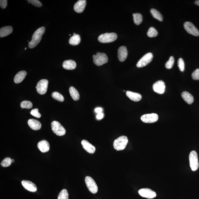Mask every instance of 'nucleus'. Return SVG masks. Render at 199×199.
<instances>
[{
  "mask_svg": "<svg viewBox=\"0 0 199 199\" xmlns=\"http://www.w3.org/2000/svg\"><path fill=\"white\" fill-rule=\"evenodd\" d=\"M30 114L37 118H40L41 117V114L39 112V109H32L31 111Z\"/></svg>",
  "mask_w": 199,
  "mask_h": 199,
  "instance_id": "nucleus-36",
  "label": "nucleus"
},
{
  "mask_svg": "<svg viewBox=\"0 0 199 199\" xmlns=\"http://www.w3.org/2000/svg\"><path fill=\"white\" fill-rule=\"evenodd\" d=\"M23 186L29 191L35 192L37 191V187L35 184L28 180H23L21 182Z\"/></svg>",
  "mask_w": 199,
  "mask_h": 199,
  "instance_id": "nucleus-14",
  "label": "nucleus"
},
{
  "mask_svg": "<svg viewBox=\"0 0 199 199\" xmlns=\"http://www.w3.org/2000/svg\"><path fill=\"white\" fill-rule=\"evenodd\" d=\"M51 128L53 132L56 135L62 136L65 135L66 130L61 124L57 121H53L51 124Z\"/></svg>",
  "mask_w": 199,
  "mask_h": 199,
  "instance_id": "nucleus-6",
  "label": "nucleus"
},
{
  "mask_svg": "<svg viewBox=\"0 0 199 199\" xmlns=\"http://www.w3.org/2000/svg\"><path fill=\"white\" fill-rule=\"evenodd\" d=\"M27 72L25 71H20L15 76L14 79V82L16 84H19L22 82L25 78Z\"/></svg>",
  "mask_w": 199,
  "mask_h": 199,
  "instance_id": "nucleus-23",
  "label": "nucleus"
},
{
  "mask_svg": "<svg viewBox=\"0 0 199 199\" xmlns=\"http://www.w3.org/2000/svg\"><path fill=\"white\" fill-rule=\"evenodd\" d=\"M117 39V35L115 33H106L100 35L98 39L100 42L103 43L113 42Z\"/></svg>",
  "mask_w": 199,
  "mask_h": 199,
  "instance_id": "nucleus-4",
  "label": "nucleus"
},
{
  "mask_svg": "<svg viewBox=\"0 0 199 199\" xmlns=\"http://www.w3.org/2000/svg\"><path fill=\"white\" fill-rule=\"evenodd\" d=\"M126 94L129 99L134 102H139L142 99L141 95L138 93L127 91L126 92Z\"/></svg>",
  "mask_w": 199,
  "mask_h": 199,
  "instance_id": "nucleus-19",
  "label": "nucleus"
},
{
  "mask_svg": "<svg viewBox=\"0 0 199 199\" xmlns=\"http://www.w3.org/2000/svg\"><path fill=\"white\" fill-rule=\"evenodd\" d=\"M195 3L196 5H197L199 6V0L198 1H196L195 2Z\"/></svg>",
  "mask_w": 199,
  "mask_h": 199,
  "instance_id": "nucleus-42",
  "label": "nucleus"
},
{
  "mask_svg": "<svg viewBox=\"0 0 199 199\" xmlns=\"http://www.w3.org/2000/svg\"><path fill=\"white\" fill-rule=\"evenodd\" d=\"M165 83L162 81H157L153 85L154 92L159 94H162L165 92Z\"/></svg>",
  "mask_w": 199,
  "mask_h": 199,
  "instance_id": "nucleus-13",
  "label": "nucleus"
},
{
  "mask_svg": "<svg viewBox=\"0 0 199 199\" xmlns=\"http://www.w3.org/2000/svg\"><path fill=\"white\" fill-rule=\"evenodd\" d=\"M128 55V51L125 46H120L118 51V56L119 61L121 62L125 61Z\"/></svg>",
  "mask_w": 199,
  "mask_h": 199,
  "instance_id": "nucleus-15",
  "label": "nucleus"
},
{
  "mask_svg": "<svg viewBox=\"0 0 199 199\" xmlns=\"http://www.w3.org/2000/svg\"><path fill=\"white\" fill-rule=\"evenodd\" d=\"M80 36L79 34H76L73 35L69 40V43L72 46H77L81 42Z\"/></svg>",
  "mask_w": 199,
  "mask_h": 199,
  "instance_id": "nucleus-26",
  "label": "nucleus"
},
{
  "mask_svg": "<svg viewBox=\"0 0 199 199\" xmlns=\"http://www.w3.org/2000/svg\"><path fill=\"white\" fill-rule=\"evenodd\" d=\"M45 28L42 27L36 30L32 36V39L29 42V46L30 49H33L36 47L40 42L42 36L45 31Z\"/></svg>",
  "mask_w": 199,
  "mask_h": 199,
  "instance_id": "nucleus-1",
  "label": "nucleus"
},
{
  "mask_svg": "<svg viewBox=\"0 0 199 199\" xmlns=\"http://www.w3.org/2000/svg\"><path fill=\"white\" fill-rule=\"evenodd\" d=\"M69 36H71V34H69Z\"/></svg>",
  "mask_w": 199,
  "mask_h": 199,
  "instance_id": "nucleus-46",
  "label": "nucleus"
},
{
  "mask_svg": "<svg viewBox=\"0 0 199 199\" xmlns=\"http://www.w3.org/2000/svg\"><path fill=\"white\" fill-rule=\"evenodd\" d=\"M192 79L195 80H199V69H197L192 74Z\"/></svg>",
  "mask_w": 199,
  "mask_h": 199,
  "instance_id": "nucleus-38",
  "label": "nucleus"
},
{
  "mask_svg": "<svg viewBox=\"0 0 199 199\" xmlns=\"http://www.w3.org/2000/svg\"><path fill=\"white\" fill-rule=\"evenodd\" d=\"M70 94L74 100H78L80 98V95L77 90L73 86H71L69 88Z\"/></svg>",
  "mask_w": 199,
  "mask_h": 199,
  "instance_id": "nucleus-25",
  "label": "nucleus"
},
{
  "mask_svg": "<svg viewBox=\"0 0 199 199\" xmlns=\"http://www.w3.org/2000/svg\"><path fill=\"white\" fill-rule=\"evenodd\" d=\"M178 66L181 72H183L185 69V64L183 59L182 58H180L178 60Z\"/></svg>",
  "mask_w": 199,
  "mask_h": 199,
  "instance_id": "nucleus-35",
  "label": "nucleus"
},
{
  "mask_svg": "<svg viewBox=\"0 0 199 199\" xmlns=\"http://www.w3.org/2000/svg\"><path fill=\"white\" fill-rule=\"evenodd\" d=\"M85 182L88 189L91 193L94 194L97 193L98 188L93 179L90 177L86 176L85 178Z\"/></svg>",
  "mask_w": 199,
  "mask_h": 199,
  "instance_id": "nucleus-7",
  "label": "nucleus"
},
{
  "mask_svg": "<svg viewBox=\"0 0 199 199\" xmlns=\"http://www.w3.org/2000/svg\"><path fill=\"white\" fill-rule=\"evenodd\" d=\"M11 160H12V163L14 162V159H11Z\"/></svg>",
  "mask_w": 199,
  "mask_h": 199,
  "instance_id": "nucleus-43",
  "label": "nucleus"
},
{
  "mask_svg": "<svg viewBox=\"0 0 199 199\" xmlns=\"http://www.w3.org/2000/svg\"><path fill=\"white\" fill-rule=\"evenodd\" d=\"M21 107L22 109H30L32 107L33 104L30 101H24L21 102Z\"/></svg>",
  "mask_w": 199,
  "mask_h": 199,
  "instance_id": "nucleus-33",
  "label": "nucleus"
},
{
  "mask_svg": "<svg viewBox=\"0 0 199 199\" xmlns=\"http://www.w3.org/2000/svg\"><path fill=\"white\" fill-rule=\"evenodd\" d=\"M11 159L8 157L5 158L1 163V165L3 167H6L9 166L12 163Z\"/></svg>",
  "mask_w": 199,
  "mask_h": 199,
  "instance_id": "nucleus-32",
  "label": "nucleus"
},
{
  "mask_svg": "<svg viewBox=\"0 0 199 199\" xmlns=\"http://www.w3.org/2000/svg\"><path fill=\"white\" fill-rule=\"evenodd\" d=\"M12 27L7 26L1 28L0 29V37H3L9 35L13 31Z\"/></svg>",
  "mask_w": 199,
  "mask_h": 199,
  "instance_id": "nucleus-22",
  "label": "nucleus"
},
{
  "mask_svg": "<svg viewBox=\"0 0 199 199\" xmlns=\"http://www.w3.org/2000/svg\"><path fill=\"white\" fill-rule=\"evenodd\" d=\"M93 61L96 65L100 66L106 64L108 61V58L104 53L98 52L93 55Z\"/></svg>",
  "mask_w": 199,
  "mask_h": 199,
  "instance_id": "nucleus-3",
  "label": "nucleus"
},
{
  "mask_svg": "<svg viewBox=\"0 0 199 199\" xmlns=\"http://www.w3.org/2000/svg\"><path fill=\"white\" fill-rule=\"evenodd\" d=\"M134 22L137 25H139L141 23L142 21L143 18L141 14L139 13H134L133 14Z\"/></svg>",
  "mask_w": 199,
  "mask_h": 199,
  "instance_id": "nucleus-28",
  "label": "nucleus"
},
{
  "mask_svg": "<svg viewBox=\"0 0 199 199\" xmlns=\"http://www.w3.org/2000/svg\"><path fill=\"white\" fill-rule=\"evenodd\" d=\"M37 147L41 152L45 153L49 150V144L47 141L43 140L38 143Z\"/></svg>",
  "mask_w": 199,
  "mask_h": 199,
  "instance_id": "nucleus-18",
  "label": "nucleus"
},
{
  "mask_svg": "<svg viewBox=\"0 0 199 199\" xmlns=\"http://www.w3.org/2000/svg\"><path fill=\"white\" fill-rule=\"evenodd\" d=\"M52 96L53 98L60 102H63L64 98L62 94L58 92H54L52 93Z\"/></svg>",
  "mask_w": 199,
  "mask_h": 199,
  "instance_id": "nucleus-30",
  "label": "nucleus"
},
{
  "mask_svg": "<svg viewBox=\"0 0 199 199\" xmlns=\"http://www.w3.org/2000/svg\"><path fill=\"white\" fill-rule=\"evenodd\" d=\"M85 0H79L74 5V10L76 12L81 13L84 11L86 6Z\"/></svg>",
  "mask_w": 199,
  "mask_h": 199,
  "instance_id": "nucleus-17",
  "label": "nucleus"
},
{
  "mask_svg": "<svg viewBox=\"0 0 199 199\" xmlns=\"http://www.w3.org/2000/svg\"><path fill=\"white\" fill-rule=\"evenodd\" d=\"M49 81L43 79L39 81L36 86V91L40 94H44L47 92Z\"/></svg>",
  "mask_w": 199,
  "mask_h": 199,
  "instance_id": "nucleus-9",
  "label": "nucleus"
},
{
  "mask_svg": "<svg viewBox=\"0 0 199 199\" xmlns=\"http://www.w3.org/2000/svg\"><path fill=\"white\" fill-rule=\"evenodd\" d=\"M26 49H27V48H25V50H26Z\"/></svg>",
  "mask_w": 199,
  "mask_h": 199,
  "instance_id": "nucleus-45",
  "label": "nucleus"
},
{
  "mask_svg": "<svg viewBox=\"0 0 199 199\" xmlns=\"http://www.w3.org/2000/svg\"><path fill=\"white\" fill-rule=\"evenodd\" d=\"M104 114L103 113H100L98 114L97 116H96V118L99 120L102 119L104 117Z\"/></svg>",
  "mask_w": 199,
  "mask_h": 199,
  "instance_id": "nucleus-40",
  "label": "nucleus"
},
{
  "mask_svg": "<svg viewBox=\"0 0 199 199\" xmlns=\"http://www.w3.org/2000/svg\"><path fill=\"white\" fill-rule=\"evenodd\" d=\"M74 34V35H75V34H75V33H74V34Z\"/></svg>",
  "mask_w": 199,
  "mask_h": 199,
  "instance_id": "nucleus-44",
  "label": "nucleus"
},
{
  "mask_svg": "<svg viewBox=\"0 0 199 199\" xmlns=\"http://www.w3.org/2000/svg\"><path fill=\"white\" fill-rule=\"evenodd\" d=\"M29 3H31L33 5L37 7H41L42 6V3L38 0H29L27 1Z\"/></svg>",
  "mask_w": 199,
  "mask_h": 199,
  "instance_id": "nucleus-37",
  "label": "nucleus"
},
{
  "mask_svg": "<svg viewBox=\"0 0 199 199\" xmlns=\"http://www.w3.org/2000/svg\"><path fill=\"white\" fill-rule=\"evenodd\" d=\"M158 118V115L155 113L144 114L141 118L142 122L146 123H152L156 122Z\"/></svg>",
  "mask_w": 199,
  "mask_h": 199,
  "instance_id": "nucleus-11",
  "label": "nucleus"
},
{
  "mask_svg": "<svg viewBox=\"0 0 199 199\" xmlns=\"http://www.w3.org/2000/svg\"><path fill=\"white\" fill-rule=\"evenodd\" d=\"M103 111V109L101 107H97L95 109V112L97 114L100 113H102Z\"/></svg>",
  "mask_w": 199,
  "mask_h": 199,
  "instance_id": "nucleus-41",
  "label": "nucleus"
},
{
  "mask_svg": "<svg viewBox=\"0 0 199 199\" xmlns=\"http://www.w3.org/2000/svg\"><path fill=\"white\" fill-rule=\"evenodd\" d=\"M184 26L186 31L189 34L195 36H199L198 30L191 22L187 21L184 23Z\"/></svg>",
  "mask_w": 199,
  "mask_h": 199,
  "instance_id": "nucleus-12",
  "label": "nucleus"
},
{
  "mask_svg": "<svg viewBox=\"0 0 199 199\" xmlns=\"http://www.w3.org/2000/svg\"><path fill=\"white\" fill-rule=\"evenodd\" d=\"M182 96L184 100L189 104H191L194 102L193 96L188 92L185 91L182 92Z\"/></svg>",
  "mask_w": 199,
  "mask_h": 199,
  "instance_id": "nucleus-24",
  "label": "nucleus"
},
{
  "mask_svg": "<svg viewBox=\"0 0 199 199\" xmlns=\"http://www.w3.org/2000/svg\"><path fill=\"white\" fill-rule=\"evenodd\" d=\"M158 35V32L155 28L151 27L148 30L147 32V35L149 37H154Z\"/></svg>",
  "mask_w": 199,
  "mask_h": 199,
  "instance_id": "nucleus-29",
  "label": "nucleus"
},
{
  "mask_svg": "<svg viewBox=\"0 0 199 199\" xmlns=\"http://www.w3.org/2000/svg\"><path fill=\"white\" fill-rule=\"evenodd\" d=\"M8 1L7 0H1L0 1V6L2 9L6 8L7 6Z\"/></svg>",
  "mask_w": 199,
  "mask_h": 199,
  "instance_id": "nucleus-39",
  "label": "nucleus"
},
{
  "mask_svg": "<svg viewBox=\"0 0 199 199\" xmlns=\"http://www.w3.org/2000/svg\"><path fill=\"white\" fill-rule=\"evenodd\" d=\"M62 66L65 69L72 70L76 68V64L75 61L72 60H68L63 62Z\"/></svg>",
  "mask_w": 199,
  "mask_h": 199,
  "instance_id": "nucleus-21",
  "label": "nucleus"
},
{
  "mask_svg": "<svg viewBox=\"0 0 199 199\" xmlns=\"http://www.w3.org/2000/svg\"><path fill=\"white\" fill-rule=\"evenodd\" d=\"M69 194L66 189H63L60 192L58 199H68Z\"/></svg>",
  "mask_w": 199,
  "mask_h": 199,
  "instance_id": "nucleus-31",
  "label": "nucleus"
},
{
  "mask_svg": "<svg viewBox=\"0 0 199 199\" xmlns=\"http://www.w3.org/2000/svg\"><path fill=\"white\" fill-rule=\"evenodd\" d=\"M175 59L172 56H170L168 61L166 63L165 67L167 69H171L173 66Z\"/></svg>",
  "mask_w": 199,
  "mask_h": 199,
  "instance_id": "nucleus-34",
  "label": "nucleus"
},
{
  "mask_svg": "<svg viewBox=\"0 0 199 199\" xmlns=\"http://www.w3.org/2000/svg\"><path fill=\"white\" fill-rule=\"evenodd\" d=\"M150 12L153 16L155 19L158 20L159 21H163V18L162 15L157 10L155 9H152L150 10Z\"/></svg>",
  "mask_w": 199,
  "mask_h": 199,
  "instance_id": "nucleus-27",
  "label": "nucleus"
},
{
  "mask_svg": "<svg viewBox=\"0 0 199 199\" xmlns=\"http://www.w3.org/2000/svg\"><path fill=\"white\" fill-rule=\"evenodd\" d=\"M189 159L191 168L192 171H195L199 167L198 157L196 152L193 150L191 152Z\"/></svg>",
  "mask_w": 199,
  "mask_h": 199,
  "instance_id": "nucleus-5",
  "label": "nucleus"
},
{
  "mask_svg": "<svg viewBox=\"0 0 199 199\" xmlns=\"http://www.w3.org/2000/svg\"><path fill=\"white\" fill-rule=\"evenodd\" d=\"M81 144L84 150L89 153L93 154L96 151L95 147L86 140H83L81 142Z\"/></svg>",
  "mask_w": 199,
  "mask_h": 199,
  "instance_id": "nucleus-16",
  "label": "nucleus"
},
{
  "mask_svg": "<svg viewBox=\"0 0 199 199\" xmlns=\"http://www.w3.org/2000/svg\"><path fill=\"white\" fill-rule=\"evenodd\" d=\"M28 124L30 127L34 130H39L41 127V123L35 119H29L28 121Z\"/></svg>",
  "mask_w": 199,
  "mask_h": 199,
  "instance_id": "nucleus-20",
  "label": "nucleus"
},
{
  "mask_svg": "<svg viewBox=\"0 0 199 199\" xmlns=\"http://www.w3.org/2000/svg\"><path fill=\"white\" fill-rule=\"evenodd\" d=\"M153 58V55L152 53L149 52L146 54L141 58L137 64V68H142L148 65L151 62Z\"/></svg>",
  "mask_w": 199,
  "mask_h": 199,
  "instance_id": "nucleus-8",
  "label": "nucleus"
},
{
  "mask_svg": "<svg viewBox=\"0 0 199 199\" xmlns=\"http://www.w3.org/2000/svg\"><path fill=\"white\" fill-rule=\"evenodd\" d=\"M139 194L144 198L152 199L156 197V193L153 191L148 188H142L138 191Z\"/></svg>",
  "mask_w": 199,
  "mask_h": 199,
  "instance_id": "nucleus-10",
  "label": "nucleus"
},
{
  "mask_svg": "<svg viewBox=\"0 0 199 199\" xmlns=\"http://www.w3.org/2000/svg\"><path fill=\"white\" fill-rule=\"evenodd\" d=\"M128 140L125 136H122L115 139L113 143L114 148L117 151L123 150L125 148Z\"/></svg>",
  "mask_w": 199,
  "mask_h": 199,
  "instance_id": "nucleus-2",
  "label": "nucleus"
}]
</instances>
